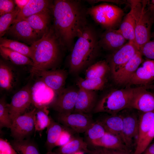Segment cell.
<instances>
[{"instance_id": "obj_5", "label": "cell", "mask_w": 154, "mask_h": 154, "mask_svg": "<svg viewBox=\"0 0 154 154\" xmlns=\"http://www.w3.org/2000/svg\"><path fill=\"white\" fill-rule=\"evenodd\" d=\"M137 88H127L109 92L97 102L93 112L114 114L129 109L132 98Z\"/></svg>"}, {"instance_id": "obj_41", "label": "cell", "mask_w": 154, "mask_h": 154, "mask_svg": "<svg viewBox=\"0 0 154 154\" xmlns=\"http://www.w3.org/2000/svg\"><path fill=\"white\" fill-rule=\"evenodd\" d=\"M14 1L11 0H0V16L13 11L15 9Z\"/></svg>"}, {"instance_id": "obj_46", "label": "cell", "mask_w": 154, "mask_h": 154, "mask_svg": "<svg viewBox=\"0 0 154 154\" xmlns=\"http://www.w3.org/2000/svg\"><path fill=\"white\" fill-rule=\"evenodd\" d=\"M109 150V154H133L129 149L125 150Z\"/></svg>"}, {"instance_id": "obj_26", "label": "cell", "mask_w": 154, "mask_h": 154, "mask_svg": "<svg viewBox=\"0 0 154 154\" xmlns=\"http://www.w3.org/2000/svg\"><path fill=\"white\" fill-rule=\"evenodd\" d=\"M98 120L102 125L106 132L117 135L122 139L123 122L119 114H110Z\"/></svg>"}, {"instance_id": "obj_49", "label": "cell", "mask_w": 154, "mask_h": 154, "mask_svg": "<svg viewBox=\"0 0 154 154\" xmlns=\"http://www.w3.org/2000/svg\"><path fill=\"white\" fill-rule=\"evenodd\" d=\"M46 154H60L54 151L47 152Z\"/></svg>"}, {"instance_id": "obj_8", "label": "cell", "mask_w": 154, "mask_h": 154, "mask_svg": "<svg viewBox=\"0 0 154 154\" xmlns=\"http://www.w3.org/2000/svg\"><path fill=\"white\" fill-rule=\"evenodd\" d=\"M31 87L27 85L16 92L8 104L12 123L18 117L26 112L32 104Z\"/></svg>"}, {"instance_id": "obj_18", "label": "cell", "mask_w": 154, "mask_h": 154, "mask_svg": "<svg viewBox=\"0 0 154 154\" xmlns=\"http://www.w3.org/2000/svg\"><path fill=\"white\" fill-rule=\"evenodd\" d=\"M126 39L118 30H106L99 40L100 47L110 50H117L126 43Z\"/></svg>"}, {"instance_id": "obj_37", "label": "cell", "mask_w": 154, "mask_h": 154, "mask_svg": "<svg viewBox=\"0 0 154 154\" xmlns=\"http://www.w3.org/2000/svg\"><path fill=\"white\" fill-rule=\"evenodd\" d=\"M8 104L5 98L2 97L0 99V128L1 130L4 127L10 128L12 125Z\"/></svg>"}, {"instance_id": "obj_14", "label": "cell", "mask_w": 154, "mask_h": 154, "mask_svg": "<svg viewBox=\"0 0 154 154\" xmlns=\"http://www.w3.org/2000/svg\"><path fill=\"white\" fill-rule=\"evenodd\" d=\"M138 50L134 43L129 41L116 50L110 56L108 63L112 76L119 70Z\"/></svg>"}, {"instance_id": "obj_42", "label": "cell", "mask_w": 154, "mask_h": 154, "mask_svg": "<svg viewBox=\"0 0 154 154\" xmlns=\"http://www.w3.org/2000/svg\"><path fill=\"white\" fill-rule=\"evenodd\" d=\"M0 154H19L10 143L2 138H0Z\"/></svg>"}, {"instance_id": "obj_10", "label": "cell", "mask_w": 154, "mask_h": 154, "mask_svg": "<svg viewBox=\"0 0 154 154\" xmlns=\"http://www.w3.org/2000/svg\"><path fill=\"white\" fill-rule=\"evenodd\" d=\"M57 119L62 125L78 133H85L94 121L91 114L78 113H58Z\"/></svg>"}, {"instance_id": "obj_50", "label": "cell", "mask_w": 154, "mask_h": 154, "mask_svg": "<svg viewBox=\"0 0 154 154\" xmlns=\"http://www.w3.org/2000/svg\"><path fill=\"white\" fill-rule=\"evenodd\" d=\"M85 153H85L82 151H79L75 153L72 154H85Z\"/></svg>"}, {"instance_id": "obj_24", "label": "cell", "mask_w": 154, "mask_h": 154, "mask_svg": "<svg viewBox=\"0 0 154 154\" xmlns=\"http://www.w3.org/2000/svg\"><path fill=\"white\" fill-rule=\"evenodd\" d=\"M91 142L94 146L109 149H129L120 137L107 132H106L102 137Z\"/></svg>"}, {"instance_id": "obj_22", "label": "cell", "mask_w": 154, "mask_h": 154, "mask_svg": "<svg viewBox=\"0 0 154 154\" xmlns=\"http://www.w3.org/2000/svg\"><path fill=\"white\" fill-rule=\"evenodd\" d=\"M52 3L50 0H29L27 5L20 11L16 20H25L32 15L51 9Z\"/></svg>"}, {"instance_id": "obj_7", "label": "cell", "mask_w": 154, "mask_h": 154, "mask_svg": "<svg viewBox=\"0 0 154 154\" xmlns=\"http://www.w3.org/2000/svg\"><path fill=\"white\" fill-rule=\"evenodd\" d=\"M35 108L17 117L10 128L11 136L15 140H22L28 137L35 131L34 116Z\"/></svg>"}, {"instance_id": "obj_30", "label": "cell", "mask_w": 154, "mask_h": 154, "mask_svg": "<svg viewBox=\"0 0 154 154\" xmlns=\"http://www.w3.org/2000/svg\"><path fill=\"white\" fill-rule=\"evenodd\" d=\"M117 30L126 40L135 44V21L131 9L124 18Z\"/></svg>"}, {"instance_id": "obj_23", "label": "cell", "mask_w": 154, "mask_h": 154, "mask_svg": "<svg viewBox=\"0 0 154 154\" xmlns=\"http://www.w3.org/2000/svg\"><path fill=\"white\" fill-rule=\"evenodd\" d=\"M17 80V73L10 65L2 60L0 61V87L10 91L15 86Z\"/></svg>"}, {"instance_id": "obj_44", "label": "cell", "mask_w": 154, "mask_h": 154, "mask_svg": "<svg viewBox=\"0 0 154 154\" xmlns=\"http://www.w3.org/2000/svg\"><path fill=\"white\" fill-rule=\"evenodd\" d=\"M147 8L154 22V0H148Z\"/></svg>"}, {"instance_id": "obj_27", "label": "cell", "mask_w": 154, "mask_h": 154, "mask_svg": "<svg viewBox=\"0 0 154 154\" xmlns=\"http://www.w3.org/2000/svg\"><path fill=\"white\" fill-rule=\"evenodd\" d=\"M154 123V112L143 113L139 116L136 146L139 145L149 132Z\"/></svg>"}, {"instance_id": "obj_21", "label": "cell", "mask_w": 154, "mask_h": 154, "mask_svg": "<svg viewBox=\"0 0 154 154\" xmlns=\"http://www.w3.org/2000/svg\"><path fill=\"white\" fill-rule=\"evenodd\" d=\"M154 80V60H148L139 67L130 80V84H144Z\"/></svg>"}, {"instance_id": "obj_48", "label": "cell", "mask_w": 154, "mask_h": 154, "mask_svg": "<svg viewBox=\"0 0 154 154\" xmlns=\"http://www.w3.org/2000/svg\"><path fill=\"white\" fill-rule=\"evenodd\" d=\"M94 154H109L108 149L102 148L95 150Z\"/></svg>"}, {"instance_id": "obj_32", "label": "cell", "mask_w": 154, "mask_h": 154, "mask_svg": "<svg viewBox=\"0 0 154 154\" xmlns=\"http://www.w3.org/2000/svg\"><path fill=\"white\" fill-rule=\"evenodd\" d=\"M10 143L19 154H41L36 144L28 139H13Z\"/></svg>"}, {"instance_id": "obj_39", "label": "cell", "mask_w": 154, "mask_h": 154, "mask_svg": "<svg viewBox=\"0 0 154 154\" xmlns=\"http://www.w3.org/2000/svg\"><path fill=\"white\" fill-rule=\"evenodd\" d=\"M154 138V123L150 131L140 144L136 147L133 154H142Z\"/></svg>"}, {"instance_id": "obj_1", "label": "cell", "mask_w": 154, "mask_h": 154, "mask_svg": "<svg viewBox=\"0 0 154 154\" xmlns=\"http://www.w3.org/2000/svg\"><path fill=\"white\" fill-rule=\"evenodd\" d=\"M52 13L56 36L63 47L71 50L75 39L88 25L87 10L79 1L56 0L53 2Z\"/></svg>"}, {"instance_id": "obj_34", "label": "cell", "mask_w": 154, "mask_h": 154, "mask_svg": "<svg viewBox=\"0 0 154 154\" xmlns=\"http://www.w3.org/2000/svg\"><path fill=\"white\" fill-rule=\"evenodd\" d=\"M47 107L36 108L34 116L35 131H40L47 128L50 125L51 118L48 115Z\"/></svg>"}, {"instance_id": "obj_9", "label": "cell", "mask_w": 154, "mask_h": 154, "mask_svg": "<svg viewBox=\"0 0 154 154\" xmlns=\"http://www.w3.org/2000/svg\"><path fill=\"white\" fill-rule=\"evenodd\" d=\"M5 35L9 39L31 45L40 38L26 20H15Z\"/></svg>"}, {"instance_id": "obj_2", "label": "cell", "mask_w": 154, "mask_h": 154, "mask_svg": "<svg viewBox=\"0 0 154 154\" xmlns=\"http://www.w3.org/2000/svg\"><path fill=\"white\" fill-rule=\"evenodd\" d=\"M99 40L94 29L88 24L71 49L68 59L70 73L77 74L93 63L100 47Z\"/></svg>"}, {"instance_id": "obj_12", "label": "cell", "mask_w": 154, "mask_h": 154, "mask_svg": "<svg viewBox=\"0 0 154 154\" xmlns=\"http://www.w3.org/2000/svg\"><path fill=\"white\" fill-rule=\"evenodd\" d=\"M78 90L74 88H64L57 94L50 106L58 113L68 114L74 112L78 95Z\"/></svg>"}, {"instance_id": "obj_20", "label": "cell", "mask_w": 154, "mask_h": 154, "mask_svg": "<svg viewBox=\"0 0 154 154\" xmlns=\"http://www.w3.org/2000/svg\"><path fill=\"white\" fill-rule=\"evenodd\" d=\"M52 8L42 11L25 20L41 38L50 27Z\"/></svg>"}, {"instance_id": "obj_47", "label": "cell", "mask_w": 154, "mask_h": 154, "mask_svg": "<svg viewBox=\"0 0 154 154\" xmlns=\"http://www.w3.org/2000/svg\"><path fill=\"white\" fill-rule=\"evenodd\" d=\"M142 154H154V143L150 144Z\"/></svg>"}, {"instance_id": "obj_25", "label": "cell", "mask_w": 154, "mask_h": 154, "mask_svg": "<svg viewBox=\"0 0 154 154\" xmlns=\"http://www.w3.org/2000/svg\"><path fill=\"white\" fill-rule=\"evenodd\" d=\"M79 151H82L88 154L95 153V150L89 149L87 144L82 138L78 136L72 137L68 143L60 147L54 151L60 154H72Z\"/></svg>"}, {"instance_id": "obj_15", "label": "cell", "mask_w": 154, "mask_h": 154, "mask_svg": "<svg viewBox=\"0 0 154 154\" xmlns=\"http://www.w3.org/2000/svg\"><path fill=\"white\" fill-rule=\"evenodd\" d=\"M129 109L143 113L154 112V94L144 87H138L134 94Z\"/></svg>"}, {"instance_id": "obj_11", "label": "cell", "mask_w": 154, "mask_h": 154, "mask_svg": "<svg viewBox=\"0 0 154 154\" xmlns=\"http://www.w3.org/2000/svg\"><path fill=\"white\" fill-rule=\"evenodd\" d=\"M32 75L39 77L49 88L57 94L62 90L67 78L66 71L62 69L31 70Z\"/></svg>"}, {"instance_id": "obj_4", "label": "cell", "mask_w": 154, "mask_h": 154, "mask_svg": "<svg viewBox=\"0 0 154 154\" xmlns=\"http://www.w3.org/2000/svg\"><path fill=\"white\" fill-rule=\"evenodd\" d=\"M130 4L135 21V44L140 50L142 46L150 40L151 29L154 22L148 11V0L127 1Z\"/></svg>"}, {"instance_id": "obj_29", "label": "cell", "mask_w": 154, "mask_h": 154, "mask_svg": "<svg viewBox=\"0 0 154 154\" xmlns=\"http://www.w3.org/2000/svg\"><path fill=\"white\" fill-rule=\"evenodd\" d=\"M61 125L51 118L50 123L47 128V139L45 145L47 152L52 151L53 149L56 147L58 138L64 129Z\"/></svg>"}, {"instance_id": "obj_35", "label": "cell", "mask_w": 154, "mask_h": 154, "mask_svg": "<svg viewBox=\"0 0 154 154\" xmlns=\"http://www.w3.org/2000/svg\"><path fill=\"white\" fill-rule=\"evenodd\" d=\"M106 82L105 77L92 79H83L80 78L77 80L76 83L79 88L96 91L102 89Z\"/></svg>"}, {"instance_id": "obj_51", "label": "cell", "mask_w": 154, "mask_h": 154, "mask_svg": "<svg viewBox=\"0 0 154 154\" xmlns=\"http://www.w3.org/2000/svg\"><path fill=\"white\" fill-rule=\"evenodd\" d=\"M152 37L154 38V31L151 34V37Z\"/></svg>"}, {"instance_id": "obj_13", "label": "cell", "mask_w": 154, "mask_h": 154, "mask_svg": "<svg viewBox=\"0 0 154 154\" xmlns=\"http://www.w3.org/2000/svg\"><path fill=\"white\" fill-rule=\"evenodd\" d=\"M122 120L123 128L121 138L123 142L129 149L133 144L134 139L138 134L139 117L133 112L123 111L118 113Z\"/></svg>"}, {"instance_id": "obj_40", "label": "cell", "mask_w": 154, "mask_h": 154, "mask_svg": "<svg viewBox=\"0 0 154 154\" xmlns=\"http://www.w3.org/2000/svg\"><path fill=\"white\" fill-rule=\"evenodd\" d=\"M139 50L142 55L148 59L154 60V39L146 43Z\"/></svg>"}, {"instance_id": "obj_28", "label": "cell", "mask_w": 154, "mask_h": 154, "mask_svg": "<svg viewBox=\"0 0 154 154\" xmlns=\"http://www.w3.org/2000/svg\"><path fill=\"white\" fill-rule=\"evenodd\" d=\"M0 54L4 59L9 61L14 64L19 66L28 65L31 67L33 66L31 58L8 48L0 46Z\"/></svg>"}, {"instance_id": "obj_38", "label": "cell", "mask_w": 154, "mask_h": 154, "mask_svg": "<svg viewBox=\"0 0 154 154\" xmlns=\"http://www.w3.org/2000/svg\"><path fill=\"white\" fill-rule=\"evenodd\" d=\"M106 132L103 126L97 120L92 123L85 133L91 142L102 137Z\"/></svg>"}, {"instance_id": "obj_45", "label": "cell", "mask_w": 154, "mask_h": 154, "mask_svg": "<svg viewBox=\"0 0 154 154\" xmlns=\"http://www.w3.org/2000/svg\"><path fill=\"white\" fill-rule=\"evenodd\" d=\"M29 0H15V3L16 6L21 10L27 5Z\"/></svg>"}, {"instance_id": "obj_6", "label": "cell", "mask_w": 154, "mask_h": 154, "mask_svg": "<svg viewBox=\"0 0 154 154\" xmlns=\"http://www.w3.org/2000/svg\"><path fill=\"white\" fill-rule=\"evenodd\" d=\"M87 13L106 30L114 29L121 22L124 15L121 8L107 3L91 7L87 10Z\"/></svg>"}, {"instance_id": "obj_36", "label": "cell", "mask_w": 154, "mask_h": 154, "mask_svg": "<svg viewBox=\"0 0 154 154\" xmlns=\"http://www.w3.org/2000/svg\"><path fill=\"white\" fill-rule=\"evenodd\" d=\"M20 11V10L16 6L15 9L12 12L0 16V37L5 35L9 27L16 19Z\"/></svg>"}, {"instance_id": "obj_31", "label": "cell", "mask_w": 154, "mask_h": 154, "mask_svg": "<svg viewBox=\"0 0 154 154\" xmlns=\"http://www.w3.org/2000/svg\"><path fill=\"white\" fill-rule=\"evenodd\" d=\"M110 70L108 63L105 60L93 63L89 66L85 72V78H98L105 77Z\"/></svg>"}, {"instance_id": "obj_3", "label": "cell", "mask_w": 154, "mask_h": 154, "mask_svg": "<svg viewBox=\"0 0 154 154\" xmlns=\"http://www.w3.org/2000/svg\"><path fill=\"white\" fill-rule=\"evenodd\" d=\"M33 66L31 70H49L58 64L63 47L50 26L42 36L30 46Z\"/></svg>"}, {"instance_id": "obj_16", "label": "cell", "mask_w": 154, "mask_h": 154, "mask_svg": "<svg viewBox=\"0 0 154 154\" xmlns=\"http://www.w3.org/2000/svg\"><path fill=\"white\" fill-rule=\"evenodd\" d=\"M142 54L138 50L127 62L112 77L117 84L128 83L142 61Z\"/></svg>"}, {"instance_id": "obj_33", "label": "cell", "mask_w": 154, "mask_h": 154, "mask_svg": "<svg viewBox=\"0 0 154 154\" xmlns=\"http://www.w3.org/2000/svg\"><path fill=\"white\" fill-rule=\"evenodd\" d=\"M0 46L8 48L31 58V47L23 42L1 37L0 38Z\"/></svg>"}, {"instance_id": "obj_43", "label": "cell", "mask_w": 154, "mask_h": 154, "mask_svg": "<svg viewBox=\"0 0 154 154\" xmlns=\"http://www.w3.org/2000/svg\"><path fill=\"white\" fill-rule=\"evenodd\" d=\"M72 136L70 133L64 129L62 132L56 143V146H61L68 143Z\"/></svg>"}, {"instance_id": "obj_17", "label": "cell", "mask_w": 154, "mask_h": 154, "mask_svg": "<svg viewBox=\"0 0 154 154\" xmlns=\"http://www.w3.org/2000/svg\"><path fill=\"white\" fill-rule=\"evenodd\" d=\"M97 102V96L95 91L79 88L73 113L91 114L93 112Z\"/></svg>"}, {"instance_id": "obj_19", "label": "cell", "mask_w": 154, "mask_h": 154, "mask_svg": "<svg viewBox=\"0 0 154 154\" xmlns=\"http://www.w3.org/2000/svg\"><path fill=\"white\" fill-rule=\"evenodd\" d=\"M40 79L31 87L32 104L36 108L47 107L53 101L55 97L49 95L48 90L50 88Z\"/></svg>"}]
</instances>
